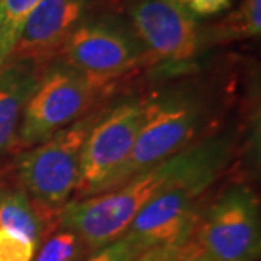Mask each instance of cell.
Listing matches in <instances>:
<instances>
[{
    "mask_svg": "<svg viewBox=\"0 0 261 261\" xmlns=\"http://www.w3.org/2000/svg\"><path fill=\"white\" fill-rule=\"evenodd\" d=\"M261 32V0H243L238 9L203 34V45L207 42H229L237 39L258 37Z\"/></svg>",
    "mask_w": 261,
    "mask_h": 261,
    "instance_id": "cell-13",
    "label": "cell"
},
{
    "mask_svg": "<svg viewBox=\"0 0 261 261\" xmlns=\"http://www.w3.org/2000/svg\"><path fill=\"white\" fill-rule=\"evenodd\" d=\"M37 244L0 228V261H32Z\"/></svg>",
    "mask_w": 261,
    "mask_h": 261,
    "instance_id": "cell-17",
    "label": "cell"
},
{
    "mask_svg": "<svg viewBox=\"0 0 261 261\" xmlns=\"http://www.w3.org/2000/svg\"><path fill=\"white\" fill-rule=\"evenodd\" d=\"M42 0H2L0 2V44L9 49L18 38L28 15Z\"/></svg>",
    "mask_w": 261,
    "mask_h": 261,
    "instance_id": "cell-14",
    "label": "cell"
},
{
    "mask_svg": "<svg viewBox=\"0 0 261 261\" xmlns=\"http://www.w3.org/2000/svg\"><path fill=\"white\" fill-rule=\"evenodd\" d=\"M58 58L100 90L130 70L152 63L130 23L93 13L73 31Z\"/></svg>",
    "mask_w": 261,
    "mask_h": 261,
    "instance_id": "cell-5",
    "label": "cell"
},
{
    "mask_svg": "<svg viewBox=\"0 0 261 261\" xmlns=\"http://www.w3.org/2000/svg\"><path fill=\"white\" fill-rule=\"evenodd\" d=\"M228 147L225 138L195 142L109 192L70 200L61 211L60 226L74 232L86 251H97L121 238L154 196Z\"/></svg>",
    "mask_w": 261,
    "mask_h": 261,
    "instance_id": "cell-1",
    "label": "cell"
},
{
    "mask_svg": "<svg viewBox=\"0 0 261 261\" xmlns=\"http://www.w3.org/2000/svg\"><path fill=\"white\" fill-rule=\"evenodd\" d=\"M44 68L25 61H6L0 70V155L16 140L23 109Z\"/></svg>",
    "mask_w": 261,
    "mask_h": 261,
    "instance_id": "cell-11",
    "label": "cell"
},
{
    "mask_svg": "<svg viewBox=\"0 0 261 261\" xmlns=\"http://www.w3.org/2000/svg\"><path fill=\"white\" fill-rule=\"evenodd\" d=\"M96 0H42L25 19L8 61L47 67L93 10Z\"/></svg>",
    "mask_w": 261,
    "mask_h": 261,
    "instance_id": "cell-10",
    "label": "cell"
},
{
    "mask_svg": "<svg viewBox=\"0 0 261 261\" xmlns=\"http://www.w3.org/2000/svg\"><path fill=\"white\" fill-rule=\"evenodd\" d=\"M97 116L93 113L77 119L47 141L23 151L18 160L23 192L51 232L60 226L61 211L74 193L84 141Z\"/></svg>",
    "mask_w": 261,
    "mask_h": 261,
    "instance_id": "cell-2",
    "label": "cell"
},
{
    "mask_svg": "<svg viewBox=\"0 0 261 261\" xmlns=\"http://www.w3.org/2000/svg\"><path fill=\"white\" fill-rule=\"evenodd\" d=\"M0 228L18 233L37 245L51 235V231L23 190L9 192L0 197Z\"/></svg>",
    "mask_w": 261,
    "mask_h": 261,
    "instance_id": "cell-12",
    "label": "cell"
},
{
    "mask_svg": "<svg viewBox=\"0 0 261 261\" xmlns=\"http://www.w3.org/2000/svg\"><path fill=\"white\" fill-rule=\"evenodd\" d=\"M231 147L161 190L141 209L125 233L145 250L189 243L199 221V202L226 167Z\"/></svg>",
    "mask_w": 261,
    "mask_h": 261,
    "instance_id": "cell-4",
    "label": "cell"
},
{
    "mask_svg": "<svg viewBox=\"0 0 261 261\" xmlns=\"http://www.w3.org/2000/svg\"><path fill=\"white\" fill-rule=\"evenodd\" d=\"M190 241L186 244H171V245L152 247V248L145 250L135 261H180L186 254Z\"/></svg>",
    "mask_w": 261,
    "mask_h": 261,
    "instance_id": "cell-19",
    "label": "cell"
},
{
    "mask_svg": "<svg viewBox=\"0 0 261 261\" xmlns=\"http://www.w3.org/2000/svg\"><path fill=\"white\" fill-rule=\"evenodd\" d=\"M84 248L82 240L74 232L64 229L44 243L35 261H79Z\"/></svg>",
    "mask_w": 261,
    "mask_h": 261,
    "instance_id": "cell-15",
    "label": "cell"
},
{
    "mask_svg": "<svg viewBox=\"0 0 261 261\" xmlns=\"http://www.w3.org/2000/svg\"><path fill=\"white\" fill-rule=\"evenodd\" d=\"M142 102V122L135 145L111 190L195 144L207 116L205 103L186 92H168Z\"/></svg>",
    "mask_w": 261,
    "mask_h": 261,
    "instance_id": "cell-3",
    "label": "cell"
},
{
    "mask_svg": "<svg viewBox=\"0 0 261 261\" xmlns=\"http://www.w3.org/2000/svg\"><path fill=\"white\" fill-rule=\"evenodd\" d=\"M193 18H209L231 9L232 0H177Z\"/></svg>",
    "mask_w": 261,
    "mask_h": 261,
    "instance_id": "cell-18",
    "label": "cell"
},
{
    "mask_svg": "<svg viewBox=\"0 0 261 261\" xmlns=\"http://www.w3.org/2000/svg\"><path fill=\"white\" fill-rule=\"evenodd\" d=\"M9 54H10L9 49H8V48H5L2 44H0V70L3 68V65L6 64Z\"/></svg>",
    "mask_w": 261,
    "mask_h": 261,
    "instance_id": "cell-21",
    "label": "cell"
},
{
    "mask_svg": "<svg viewBox=\"0 0 261 261\" xmlns=\"http://www.w3.org/2000/svg\"><path fill=\"white\" fill-rule=\"evenodd\" d=\"M0 2H2V0H0Z\"/></svg>",
    "mask_w": 261,
    "mask_h": 261,
    "instance_id": "cell-22",
    "label": "cell"
},
{
    "mask_svg": "<svg viewBox=\"0 0 261 261\" xmlns=\"http://www.w3.org/2000/svg\"><path fill=\"white\" fill-rule=\"evenodd\" d=\"M180 261H214L207 254H206L197 244L195 243V240L192 238V241L187 247L186 254L183 255V258Z\"/></svg>",
    "mask_w": 261,
    "mask_h": 261,
    "instance_id": "cell-20",
    "label": "cell"
},
{
    "mask_svg": "<svg viewBox=\"0 0 261 261\" xmlns=\"http://www.w3.org/2000/svg\"><path fill=\"white\" fill-rule=\"evenodd\" d=\"M144 102L129 99L99 115L84 141L75 199L109 192L135 145Z\"/></svg>",
    "mask_w": 261,
    "mask_h": 261,
    "instance_id": "cell-7",
    "label": "cell"
},
{
    "mask_svg": "<svg viewBox=\"0 0 261 261\" xmlns=\"http://www.w3.org/2000/svg\"><path fill=\"white\" fill-rule=\"evenodd\" d=\"M260 235L258 197L240 185L215 199L197 221L193 240L214 261H255Z\"/></svg>",
    "mask_w": 261,
    "mask_h": 261,
    "instance_id": "cell-8",
    "label": "cell"
},
{
    "mask_svg": "<svg viewBox=\"0 0 261 261\" xmlns=\"http://www.w3.org/2000/svg\"><path fill=\"white\" fill-rule=\"evenodd\" d=\"M145 248L129 235L123 233L121 238L94 251L87 261H135Z\"/></svg>",
    "mask_w": 261,
    "mask_h": 261,
    "instance_id": "cell-16",
    "label": "cell"
},
{
    "mask_svg": "<svg viewBox=\"0 0 261 261\" xmlns=\"http://www.w3.org/2000/svg\"><path fill=\"white\" fill-rule=\"evenodd\" d=\"M129 23L152 63H187L203 47L197 19L177 0H135Z\"/></svg>",
    "mask_w": 261,
    "mask_h": 261,
    "instance_id": "cell-9",
    "label": "cell"
},
{
    "mask_svg": "<svg viewBox=\"0 0 261 261\" xmlns=\"http://www.w3.org/2000/svg\"><path fill=\"white\" fill-rule=\"evenodd\" d=\"M99 90L63 61L49 63L23 109L16 147L32 148L83 118Z\"/></svg>",
    "mask_w": 261,
    "mask_h": 261,
    "instance_id": "cell-6",
    "label": "cell"
}]
</instances>
